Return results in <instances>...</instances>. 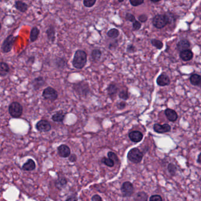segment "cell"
I'll use <instances>...</instances> for the list:
<instances>
[{"label":"cell","instance_id":"cell-6","mask_svg":"<svg viewBox=\"0 0 201 201\" xmlns=\"http://www.w3.org/2000/svg\"><path fill=\"white\" fill-rule=\"evenodd\" d=\"M152 23L156 29H163L166 25L169 24L168 19L165 14H158L154 17Z\"/></svg>","mask_w":201,"mask_h":201},{"label":"cell","instance_id":"cell-36","mask_svg":"<svg viewBox=\"0 0 201 201\" xmlns=\"http://www.w3.org/2000/svg\"><path fill=\"white\" fill-rule=\"evenodd\" d=\"M96 0H84L83 5L87 8H91L96 4Z\"/></svg>","mask_w":201,"mask_h":201},{"label":"cell","instance_id":"cell-47","mask_svg":"<svg viewBox=\"0 0 201 201\" xmlns=\"http://www.w3.org/2000/svg\"><path fill=\"white\" fill-rule=\"evenodd\" d=\"M66 201H77V199L75 196H72L67 198Z\"/></svg>","mask_w":201,"mask_h":201},{"label":"cell","instance_id":"cell-8","mask_svg":"<svg viewBox=\"0 0 201 201\" xmlns=\"http://www.w3.org/2000/svg\"><path fill=\"white\" fill-rule=\"evenodd\" d=\"M121 192L123 196L125 197H130L132 196L134 192V187L132 183L125 182L121 187Z\"/></svg>","mask_w":201,"mask_h":201},{"label":"cell","instance_id":"cell-48","mask_svg":"<svg viewBox=\"0 0 201 201\" xmlns=\"http://www.w3.org/2000/svg\"><path fill=\"white\" fill-rule=\"evenodd\" d=\"M197 162H198V163H201V153H200V154L199 155V156H198Z\"/></svg>","mask_w":201,"mask_h":201},{"label":"cell","instance_id":"cell-27","mask_svg":"<svg viewBox=\"0 0 201 201\" xmlns=\"http://www.w3.org/2000/svg\"><path fill=\"white\" fill-rule=\"evenodd\" d=\"M35 168V163L33 160L29 159L26 163L23 165V169L25 171H31Z\"/></svg>","mask_w":201,"mask_h":201},{"label":"cell","instance_id":"cell-39","mask_svg":"<svg viewBox=\"0 0 201 201\" xmlns=\"http://www.w3.org/2000/svg\"><path fill=\"white\" fill-rule=\"evenodd\" d=\"M130 4L133 7H138L144 3V0H130Z\"/></svg>","mask_w":201,"mask_h":201},{"label":"cell","instance_id":"cell-12","mask_svg":"<svg viewBox=\"0 0 201 201\" xmlns=\"http://www.w3.org/2000/svg\"><path fill=\"white\" fill-rule=\"evenodd\" d=\"M156 83L159 86H166L169 85L171 80L168 75L165 74H161L157 78Z\"/></svg>","mask_w":201,"mask_h":201},{"label":"cell","instance_id":"cell-3","mask_svg":"<svg viewBox=\"0 0 201 201\" xmlns=\"http://www.w3.org/2000/svg\"><path fill=\"white\" fill-rule=\"evenodd\" d=\"M8 112L13 118H19L23 113V107L17 101L12 102L8 106Z\"/></svg>","mask_w":201,"mask_h":201},{"label":"cell","instance_id":"cell-14","mask_svg":"<svg viewBox=\"0 0 201 201\" xmlns=\"http://www.w3.org/2000/svg\"><path fill=\"white\" fill-rule=\"evenodd\" d=\"M58 153L62 158H67L70 155V149L66 144H62L58 148Z\"/></svg>","mask_w":201,"mask_h":201},{"label":"cell","instance_id":"cell-30","mask_svg":"<svg viewBox=\"0 0 201 201\" xmlns=\"http://www.w3.org/2000/svg\"><path fill=\"white\" fill-rule=\"evenodd\" d=\"M119 97L123 100H127L129 98L128 90H122L119 93Z\"/></svg>","mask_w":201,"mask_h":201},{"label":"cell","instance_id":"cell-10","mask_svg":"<svg viewBox=\"0 0 201 201\" xmlns=\"http://www.w3.org/2000/svg\"><path fill=\"white\" fill-rule=\"evenodd\" d=\"M32 86L33 87L34 90L35 91H37L40 90L42 87L44 86L46 82L44 79L43 77L39 76L35 78L32 81Z\"/></svg>","mask_w":201,"mask_h":201},{"label":"cell","instance_id":"cell-16","mask_svg":"<svg viewBox=\"0 0 201 201\" xmlns=\"http://www.w3.org/2000/svg\"><path fill=\"white\" fill-rule=\"evenodd\" d=\"M180 58L184 62H188L192 59L193 57V53L191 50L188 49L186 50H183L179 53Z\"/></svg>","mask_w":201,"mask_h":201},{"label":"cell","instance_id":"cell-9","mask_svg":"<svg viewBox=\"0 0 201 201\" xmlns=\"http://www.w3.org/2000/svg\"><path fill=\"white\" fill-rule=\"evenodd\" d=\"M35 128L39 132H47L52 129V126L47 120H41L36 123Z\"/></svg>","mask_w":201,"mask_h":201},{"label":"cell","instance_id":"cell-25","mask_svg":"<svg viewBox=\"0 0 201 201\" xmlns=\"http://www.w3.org/2000/svg\"><path fill=\"white\" fill-rule=\"evenodd\" d=\"M102 56V53L100 49L95 48L92 50L91 53V58L95 62H97L100 60Z\"/></svg>","mask_w":201,"mask_h":201},{"label":"cell","instance_id":"cell-29","mask_svg":"<svg viewBox=\"0 0 201 201\" xmlns=\"http://www.w3.org/2000/svg\"><path fill=\"white\" fill-rule=\"evenodd\" d=\"M107 37H109V38H117L119 35V31L116 29H111L109 30L107 33Z\"/></svg>","mask_w":201,"mask_h":201},{"label":"cell","instance_id":"cell-37","mask_svg":"<svg viewBox=\"0 0 201 201\" xmlns=\"http://www.w3.org/2000/svg\"><path fill=\"white\" fill-rule=\"evenodd\" d=\"M107 156H108V158H110V159H111L113 161H114L115 163H117L118 162V161H119L118 158H117V155L114 152H109L107 154Z\"/></svg>","mask_w":201,"mask_h":201},{"label":"cell","instance_id":"cell-1","mask_svg":"<svg viewBox=\"0 0 201 201\" xmlns=\"http://www.w3.org/2000/svg\"><path fill=\"white\" fill-rule=\"evenodd\" d=\"M87 54L83 50H77L74 54L72 61L73 66L78 70L83 69L86 65Z\"/></svg>","mask_w":201,"mask_h":201},{"label":"cell","instance_id":"cell-11","mask_svg":"<svg viewBox=\"0 0 201 201\" xmlns=\"http://www.w3.org/2000/svg\"><path fill=\"white\" fill-rule=\"evenodd\" d=\"M153 129L155 132H157L158 133H164L170 132L171 130V127L168 124H164L162 125L156 123L153 126Z\"/></svg>","mask_w":201,"mask_h":201},{"label":"cell","instance_id":"cell-45","mask_svg":"<svg viewBox=\"0 0 201 201\" xmlns=\"http://www.w3.org/2000/svg\"><path fill=\"white\" fill-rule=\"evenodd\" d=\"M91 201H103L102 198H101L100 196L98 195H95L91 198Z\"/></svg>","mask_w":201,"mask_h":201},{"label":"cell","instance_id":"cell-35","mask_svg":"<svg viewBox=\"0 0 201 201\" xmlns=\"http://www.w3.org/2000/svg\"><path fill=\"white\" fill-rule=\"evenodd\" d=\"M165 15H166V18L168 19L169 24H172L177 20V17L172 13H166Z\"/></svg>","mask_w":201,"mask_h":201},{"label":"cell","instance_id":"cell-5","mask_svg":"<svg viewBox=\"0 0 201 201\" xmlns=\"http://www.w3.org/2000/svg\"><path fill=\"white\" fill-rule=\"evenodd\" d=\"M143 153L138 148L132 149L128 154V158L130 162L134 163H139L143 159Z\"/></svg>","mask_w":201,"mask_h":201},{"label":"cell","instance_id":"cell-46","mask_svg":"<svg viewBox=\"0 0 201 201\" xmlns=\"http://www.w3.org/2000/svg\"><path fill=\"white\" fill-rule=\"evenodd\" d=\"M77 159V156H76V155H74V154H73V155H71V156H70V158H69V160L70 161H71L72 162H75L76 160Z\"/></svg>","mask_w":201,"mask_h":201},{"label":"cell","instance_id":"cell-38","mask_svg":"<svg viewBox=\"0 0 201 201\" xmlns=\"http://www.w3.org/2000/svg\"><path fill=\"white\" fill-rule=\"evenodd\" d=\"M125 19H126L127 21H129L130 22L133 23L136 21L134 15L131 13H126V14L125 15Z\"/></svg>","mask_w":201,"mask_h":201},{"label":"cell","instance_id":"cell-42","mask_svg":"<svg viewBox=\"0 0 201 201\" xmlns=\"http://www.w3.org/2000/svg\"><path fill=\"white\" fill-rule=\"evenodd\" d=\"M149 201H163L162 198L160 195H154L150 198Z\"/></svg>","mask_w":201,"mask_h":201},{"label":"cell","instance_id":"cell-26","mask_svg":"<svg viewBox=\"0 0 201 201\" xmlns=\"http://www.w3.org/2000/svg\"><path fill=\"white\" fill-rule=\"evenodd\" d=\"M190 82L192 85L199 86L201 82V76L198 74H193L190 77Z\"/></svg>","mask_w":201,"mask_h":201},{"label":"cell","instance_id":"cell-49","mask_svg":"<svg viewBox=\"0 0 201 201\" xmlns=\"http://www.w3.org/2000/svg\"><path fill=\"white\" fill-rule=\"evenodd\" d=\"M159 1H160V0H157V1L150 0V2H151V3H158V2H159Z\"/></svg>","mask_w":201,"mask_h":201},{"label":"cell","instance_id":"cell-44","mask_svg":"<svg viewBox=\"0 0 201 201\" xmlns=\"http://www.w3.org/2000/svg\"><path fill=\"white\" fill-rule=\"evenodd\" d=\"M138 19H139L140 22H141V23H144V22H146V21L148 20V16H147L146 15L143 14H141L140 15H139Z\"/></svg>","mask_w":201,"mask_h":201},{"label":"cell","instance_id":"cell-33","mask_svg":"<svg viewBox=\"0 0 201 201\" xmlns=\"http://www.w3.org/2000/svg\"><path fill=\"white\" fill-rule=\"evenodd\" d=\"M56 186L57 187H64V186L67 184V180L64 177L59 178L57 181L56 182Z\"/></svg>","mask_w":201,"mask_h":201},{"label":"cell","instance_id":"cell-41","mask_svg":"<svg viewBox=\"0 0 201 201\" xmlns=\"http://www.w3.org/2000/svg\"><path fill=\"white\" fill-rule=\"evenodd\" d=\"M126 105H127V103L124 101H120L119 103H118L116 106H117V109L122 110V109H125V107H126Z\"/></svg>","mask_w":201,"mask_h":201},{"label":"cell","instance_id":"cell-34","mask_svg":"<svg viewBox=\"0 0 201 201\" xmlns=\"http://www.w3.org/2000/svg\"><path fill=\"white\" fill-rule=\"evenodd\" d=\"M168 170L169 172L171 173V175L174 176L176 174V172H177V168L173 163H169L168 166Z\"/></svg>","mask_w":201,"mask_h":201},{"label":"cell","instance_id":"cell-31","mask_svg":"<svg viewBox=\"0 0 201 201\" xmlns=\"http://www.w3.org/2000/svg\"><path fill=\"white\" fill-rule=\"evenodd\" d=\"M151 43L154 47L158 49H162L163 46V44L161 41L157 39H153L151 40Z\"/></svg>","mask_w":201,"mask_h":201},{"label":"cell","instance_id":"cell-51","mask_svg":"<svg viewBox=\"0 0 201 201\" xmlns=\"http://www.w3.org/2000/svg\"><path fill=\"white\" fill-rule=\"evenodd\" d=\"M199 86L201 87V84H200V85H199Z\"/></svg>","mask_w":201,"mask_h":201},{"label":"cell","instance_id":"cell-22","mask_svg":"<svg viewBox=\"0 0 201 201\" xmlns=\"http://www.w3.org/2000/svg\"><path fill=\"white\" fill-rule=\"evenodd\" d=\"M10 68L8 64L1 62L0 63V76L1 77H5L10 73Z\"/></svg>","mask_w":201,"mask_h":201},{"label":"cell","instance_id":"cell-2","mask_svg":"<svg viewBox=\"0 0 201 201\" xmlns=\"http://www.w3.org/2000/svg\"><path fill=\"white\" fill-rule=\"evenodd\" d=\"M73 89L77 95L83 97L88 96L90 92L89 85L85 81H82L74 84Z\"/></svg>","mask_w":201,"mask_h":201},{"label":"cell","instance_id":"cell-19","mask_svg":"<svg viewBox=\"0 0 201 201\" xmlns=\"http://www.w3.org/2000/svg\"><path fill=\"white\" fill-rule=\"evenodd\" d=\"M191 46L190 42L187 39H182L177 44V50L181 52L183 50H188Z\"/></svg>","mask_w":201,"mask_h":201},{"label":"cell","instance_id":"cell-28","mask_svg":"<svg viewBox=\"0 0 201 201\" xmlns=\"http://www.w3.org/2000/svg\"><path fill=\"white\" fill-rule=\"evenodd\" d=\"M134 201H148V196L144 192H139L134 198Z\"/></svg>","mask_w":201,"mask_h":201},{"label":"cell","instance_id":"cell-18","mask_svg":"<svg viewBox=\"0 0 201 201\" xmlns=\"http://www.w3.org/2000/svg\"><path fill=\"white\" fill-rule=\"evenodd\" d=\"M165 114L166 115L167 119H168L170 122H174L175 121H177L178 118V115L177 113L172 109H166L165 111Z\"/></svg>","mask_w":201,"mask_h":201},{"label":"cell","instance_id":"cell-21","mask_svg":"<svg viewBox=\"0 0 201 201\" xmlns=\"http://www.w3.org/2000/svg\"><path fill=\"white\" fill-rule=\"evenodd\" d=\"M15 7L21 13H25L29 8V5L21 1H16L15 2Z\"/></svg>","mask_w":201,"mask_h":201},{"label":"cell","instance_id":"cell-13","mask_svg":"<svg viewBox=\"0 0 201 201\" xmlns=\"http://www.w3.org/2000/svg\"><path fill=\"white\" fill-rule=\"evenodd\" d=\"M54 64L57 69L62 70L67 66V60L64 58L57 57L54 60Z\"/></svg>","mask_w":201,"mask_h":201},{"label":"cell","instance_id":"cell-43","mask_svg":"<svg viewBox=\"0 0 201 201\" xmlns=\"http://www.w3.org/2000/svg\"><path fill=\"white\" fill-rule=\"evenodd\" d=\"M126 50L129 53H134L136 51V48L133 44H129Z\"/></svg>","mask_w":201,"mask_h":201},{"label":"cell","instance_id":"cell-24","mask_svg":"<svg viewBox=\"0 0 201 201\" xmlns=\"http://www.w3.org/2000/svg\"><path fill=\"white\" fill-rule=\"evenodd\" d=\"M40 30L37 27H33L30 32V41L34 43L35 41H36L38 39L39 34H40Z\"/></svg>","mask_w":201,"mask_h":201},{"label":"cell","instance_id":"cell-4","mask_svg":"<svg viewBox=\"0 0 201 201\" xmlns=\"http://www.w3.org/2000/svg\"><path fill=\"white\" fill-rule=\"evenodd\" d=\"M17 36L14 37L13 34L7 36L1 45V50L3 53H10L13 47L14 44L17 40Z\"/></svg>","mask_w":201,"mask_h":201},{"label":"cell","instance_id":"cell-17","mask_svg":"<svg viewBox=\"0 0 201 201\" xmlns=\"http://www.w3.org/2000/svg\"><path fill=\"white\" fill-rule=\"evenodd\" d=\"M46 33L48 40L53 43L56 40V29L52 24L50 25L48 29L46 30Z\"/></svg>","mask_w":201,"mask_h":201},{"label":"cell","instance_id":"cell-7","mask_svg":"<svg viewBox=\"0 0 201 201\" xmlns=\"http://www.w3.org/2000/svg\"><path fill=\"white\" fill-rule=\"evenodd\" d=\"M44 99L51 101H54L58 99V92L52 87H46L42 93Z\"/></svg>","mask_w":201,"mask_h":201},{"label":"cell","instance_id":"cell-20","mask_svg":"<svg viewBox=\"0 0 201 201\" xmlns=\"http://www.w3.org/2000/svg\"><path fill=\"white\" fill-rule=\"evenodd\" d=\"M118 87L117 86V85L115 83H111L107 88L108 95L111 99L114 98L115 96H116L118 92Z\"/></svg>","mask_w":201,"mask_h":201},{"label":"cell","instance_id":"cell-50","mask_svg":"<svg viewBox=\"0 0 201 201\" xmlns=\"http://www.w3.org/2000/svg\"><path fill=\"white\" fill-rule=\"evenodd\" d=\"M123 1H124V0H119V1H118L119 3H123Z\"/></svg>","mask_w":201,"mask_h":201},{"label":"cell","instance_id":"cell-15","mask_svg":"<svg viewBox=\"0 0 201 201\" xmlns=\"http://www.w3.org/2000/svg\"><path fill=\"white\" fill-rule=\"evenodd\" d=\"M129 137L132 142L138 143L143 139L144 135L139 131H132L130 132Z\"/></svg>","mask_w":201,"mask_h":201},{"label":"cell","instance_id":"cell-23","mask_svg":"<svg viewBox=\"0 0 201 201\" xmlns=\"http://www.w3.org/2000/svg\"><path fill=\"white\" fill-rule=\"evenodd\" d=\"M65 118V114L62 111H58L52 116V119L55 122L62 123Z\"/></svg>","mask_w":201,"mask_h":201},{"label":"cell","instance_id":"cell-40","mask_svg":"<svg viewBox=\"0 0 201 201\" xmlns=\"http://www.w3.org/2000/svg\"><path fill=\"white\" fill-rule=\"evenodd\" d=\"M142 27V24L139 21H136L133 23V29L134 31H138L140 30Z\"/></svg>","mask_w":201,"mask_h":201},{"label":"cell","instance_id":"cell-32","mask_svg":"<svg viewBox=\"0 0 201 201\" xmlns=\"http://www.w3.org/2000/svg\"><path fill=\"white\" fill-rule=\"evenodd\" d=\"M101 162L104 163L106 166L109 167H113L115 165V162L110 158H103L101 159Z\"/></svg>","mask_w":201,"mask_h":201}]
</instances>
